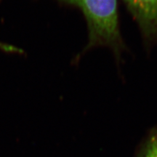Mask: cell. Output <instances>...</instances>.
<instances>
[{
    "mask_svg": "<svg viewBox=\"0 0 157 157\" xmlns=\"http://www.w3.org/2000/svg\"><path fill=\"white\" fill-rule=\"evenodd\" d=\"M78 7L87 21L88 44L85 50L98 46L109 47L118 59L124 50L119 30L117 0H58Z\"/></svg>",
    "mask_w": 157,
    "mask_h": 157,
    "instance_id": "6da1fadb",
    "label": "cell"
},
{
    "mask_svg": "<svg viewBox=\"0 0 157 157\" xmlns=\"http://www.w3.org/2000/svg\"><path fill=\"white\" fill-rule=\"evenodd\" d=\"M145 41L157 44V0H123Z\"/></svg>",
    "mask_w": 157,
    "mask_h": 157,
    "instance_id": "7a4b0ae2",
    "label": "cell"
},
{
    "mask_svg": "<svg viewBox=\"0 0 157 157\" xmlns=\"http://www.w3.org/2000/svg\"><path fill=\"white\" fill-rule=\"evenodd\" d=\"M136 157H157V128L148 135Z\"/></svg>",
    "mask_w": 157,
    "mask_h": 157,
    "instance_id": "3957f363",
    "label": "cell"
}]
</instances>
